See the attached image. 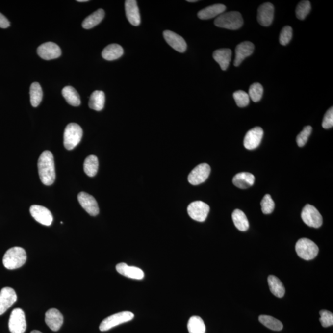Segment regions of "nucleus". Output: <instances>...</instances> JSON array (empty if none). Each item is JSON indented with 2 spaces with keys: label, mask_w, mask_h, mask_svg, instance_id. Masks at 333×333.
Segmentation results:
<instances>
[{
  "label": "nucleus",
  "mask_w": 333,
  "mask_h": 333,
  "mask_svg": "<svg viewBox=\"0 0 333 333\" xmlns=\"http://www.w3.org/2000/svg\"><path fill=\"white\" fill-rule=\"evenodd\" d=\"M258 320L265 327L273 331H278V332H279V331L282 330V328H283L282 323L280 320L271 317V316L260 315L258 317Z\"/></svg>",
  "instance_id": "473e14b6"
},
{
  "label": "nucleus",
  "mask_w": 333,
  "mask_h": 333,
  "mask_svg": "<svg viewBox=\"0 0 333 333\" xmlns=\"http://www.w3.org/2000/svg\"><path fill=\"white\" fill-rule=\"evenodd\" d=\"M17 294L11 287H5L0 291V315L4 314L17 301Z\"/></svg>",
  "instance_id": "f8f14e48"
},
{
  "label": "nucleus",
  "mask_w": 333,
  "mask_h": 333,
  "mask_svg": "<svg viewBox=\"0 0 333 333\" xmlns=\"http://www.w3.org/2000/svg\"><path fill=\"white\" fill-rule=\"evenodd\" d=\"M38 174L41 181L45 185L50 186L56 179L53 155L50 151H45L40 155L38 162Z\"/></svg>",
  "instance_id": "f257e3e1"
},
{
  "label": "nucleus",
  "mask_w": 333,
  "mask_h": 333,
  "mask_svg": "<svg viewBox=\"0 0 333 333\" xmlns=\"http://www.w3.org/2000/svg\"><path fill=\"white\" fill-rule=\"evenodd\" d=\"M127 18L129 23L134 26H138L141 23L140 11L137 1L135 0H127L125 3Z\"/></svg>",
  "instance_id": "a211bd4d"
},
{
  "label": "nucleus",
  "mask_w": 333,
  "mask_h": 333,
  "mask_svg": "<svg viewBox=\"0 0 333 333\" xmlns=\"http://www.w3.org/2000/svg\"><path fill=\"white\" fill-rule=\"evenodd\" d=\"M233 98L237 106L244 107L249 104L250 102L249 95L243 90H238L233 93Z\"/></svg>",
  "instance_id": "e433bc0d"
},
{
  "label": "nucleus",
  "mask_w": 333,
  "mask_h": 333,
  "mask_svg": "<svg viewBox=\"0 0 333 333\" xmlns=\"http://www.w3.org/2000/svg\"><path fill=\"white\" fill-rule=\"evenodd\" d=\"M188 2H190V3H195V2H197V0H188L187 1Z\"/></svg>",
  "instance_id": "a18cd8bd"
},
{
  "label": "nucleus",
  "mask_w": 333,
  "mask_h": 333,
  "mask_svg": "<svg viewBox=\"0 0 333 333\" xmlns=\"http://www.w3.org/2000/svg\"><path fill=\"white\" fill-rule=\"evenodd\" d=\"M333 107L328 109L323 118L322 127L323 128L329 129L333 128Z\"/></svg>",
  "instance_id": "79ce46f5"
},
{
  "label": "nucleus",
  "mask_w": 333,
  "mask_h": 333,
  "mask_svg": "<svg viewBox=\"0 0 333 333\" xmlns=\"http://www.w3.org/2000/svg\"><path fill=\"white\" fill-rule=\"evenodd\" d=\"M83 130L79 125L75 123L67 126L64 133V145L68 150H73L82 138Z\"/></svg>",
  "instance_id": "20e7f679"
},
{
  "label": "nucleus",
  "mask_w": 333,
  "mask_h": 333,
  "mask_svg": "<svg viewBox=\"0 0 333 333\" xmlns=\"http://www.w3.org/2000/svg\"><path fill=\"white\" fill-rule=\"evenodd\" d=\"M123 54V48L118 44L109 45L102 52L103 58L107 61H114L120 58Z\"/></svg>",
  "instance_id": "393cba45"
},
{
  "label": "nucleus",
  "mask_w": 333,
  "mask_h": 333,
  "mask_svg": "<svg viewBox=\"0 0 333 333\" xmlns=\"http://www.w3.org/2000/svg\"><path fill=\"white\" fill-rule=\"evenodd\" d=\"M263 135V129L260 127H256L246 133L244 140V147L249 150L257 148L262 141Z\"/></svg>",
  "instance_id": "ddd939ff"
},
{
  "label": "nucleus",
  "mask_w": 333,
  "mask_h": 333,
  "mask_svg": "<svg viewBox=\"0 0 333 333\" xmlns=\"http://www.w3.org/2000/svg\"><path fill=\"white\" fill-rule=\"evenodd\" d=\"M30 333H42V332H40V331H38V330H33V331H32V332H31Z\"/></svg>",
  "instance_id": "c03bdc74"
},
{
  "label": "nucleus",
  "mask_w": 333,
  "mask_h": 333,
  "mask_svg": "<svg viewBox=\"0 0 333 333\" xmlns=\"http://www.w3.org/2000/svg\"><path fill=\"white\" fill-rule=\"evenodd\" d=\"M231 50L222 49L215 50L213 53V57L215 61L219 64L222 70L226 71L231 61Z\"/></svg>",
  "instance_id": "5701e85b"
},
{
  "label": "nucleus",
  "mask_w": 333,
  "mask_h": 333,
  "mask_svg": "<svg viewBox=\"0 0 333 333\" xmlns=\"http://www.w3.org/2000/svg\"><path fill=\"white\" fill-rule=\"evenodd\" d=\"M274 6L272 3H265L258 9L257 20L263 27L271 25L274 18Z\"/></svg>",
  "instance_id": "dca6fc26"
},
{
  "label": "nucleus",
  "mask_w": 333,
  "mask_h": 333,
  "mask_svg": "<svg viewBox=\"0 0 333 333\" xmlns=\"http://www.w3.org/2000/svg\"><path fill=\"white\" fill-rule=\"evenodd\" d=\"M210 173L209 164H201L196 166L188 176V181L193 185H198L208 179Z\"/></svg>",
  "instance_id": "9d476101"
},
{
  "label": "nucleus",
  "mask_w": 333,
  "mask_h": 333,
  "mask_svg": "<svg viewBox=\"0 0 333 333\" xmlns=\"http://www.w3.org/2000/svg\"><path fill=\"white\" fill-rule=\"evenodd\" d=\"M255 50V45L250 42H244L237 45L235 50L236 57L234 66H239L247 57L251 56Z\"/></svg>",
  "instance_id": "6ab92c4d"
},
{
  "label": "nucleus",
  "mask_w": 333,
  "mask_h": 333,
  "mask_svg": "<svg viewBox=\"0 0 333 333\" xmlns=\"http://www.w3.org/2000/svg\"><path fill=\"white\" fill-rule=\"evenodd\" d=\"M116 270L123 276L134 280H142L145 274L142 270L138 267L129 266L125 263H120L116 265Z\"/></svg>",
  "instance_id": "412c9836"
},
{
  "label": "nucleus",
  "mask_w": 333,
  "mask_h": 333,
  "mask_svg": "<svg viewBox=\"0 0 333 333\" xmlns=\"http://www.w3.org/2000/svg\"><path fill=\"white\" fill-rule=\"evenodd\" d=\"M78 200L81 207L88 214L92 216H96L99 214V207L93 196L85 192H81L78 194Z\"/></svg>",
  "instance_id": "4468645a"
},
{
  "label": "nucleus",
  "mask_w": 333,
  "mask_h": 333,
  "mask_svg": "<svg viewBox=\"0 0 333 333\" xmlns=\"http://www.w3.org/2000/svg\"><path fill=\"white\" fill-rule=\"evenodd\" d=\"M226 10V6L222 4H216L214 5L206 7L199 12L198 17L203 20H207L219 16Z\"/></svg>",
  "instance_id": "4be33fe9"
},
{
  "label": "nucleus",
  "mask_w": 333,
  "mask_h": 333,
  "mask_svg": "<svg viewBox=\"0 0 333 333\" xmlns=\"http://www.w3.org/2000/svg\"><path fill=\"white\" fill-rule=\"evenodd\" d=\"M30 102L33 107L39 106L43 98L42 87L37 82L33 83L30 88Z\"/></svg>",
  "instance_id": "72a5a7b5"
},
{
  "label": "nucleus",
  "mask_w": 333,
  "mask_h": 333,
  "mask_svg": "<svg viewBox=\"0 0 333 333\" xmlns=\"http://www.w3.org/2000/svg\"><path fill=\"white\" fill-rule=\"evenodd\" d=\"M105 15L104 11L102 9H98L89 16L87 17L83 21L82 27L85 29H90L99 25L104 19Z\"/></svg>",
  "instance_id": "a878e982"
},
{
  "label": "nucleus",
  "mask_w": 333,
  "mask_h": 333,
  "mask_svg": "<svg viewBox=\"0 0 333 333\" xmlns=\"http://www.w3.org/2000/svg\"><path fill=\"white\" fill-rule=\"evenodd\" d=\"M30 212L32 217L40 224L50 226L53 220L51 212L47 208L39 205L31 206Z\"/></svg>",
  "instance_id": "9b49d317"
},
{
  "label": "nucleus",
  "mask_w": 333,
  "mask_h": 333,
  "mask_svg": "<svg viewBox=\"0 0 333 333\" xmlns=\"http://www.w3.org/2000/svg\"><path fill=\"white\" fill-rule=\"evenodd\" d=\"M78 2H87L88 0H77Z\"/></svg>",
  "instance_id": "49530a36"
},
{
  "label": "nucleus",
  "mask_w": 333,
  "mask_h": 333,
  "mask_svg": "<svg viewBox=\"0 0 333 333\" xmlns=\"http://www.w3.org/2000/svg\"><path fill=\"white\" fill-rule=\"evenodd\" d=\"M105 104V94L102 91H95L90 96L89 103L90 108L95 111H100L104 108Z\"/></svg>",
  "instance_id": "bb28decb"
},
{
  "label": "nucleus",
  "mask_w": 333,
  "mask_h": 333,
  "mask_svg": "<svg viewBox=\"0 0 333 333\" xmlns=\"http://www.w3.org/2000/svg\"><path fill=\"white\" fill-rule=\"evenodd\" d=\"M189 333H205V325L202 318L198 316H193L188 321Z\"/></svg>",
  "instance_id": "2f4dec72"
},
{
  "label": "nucleus",
  "mask_w": 333,
  "mask_h": 333,
  "mask_svg": "<svg viewBox=\"0 0 333 333\" xmlns=\"http://www.w3.org/2000/svg\"><path fill=\"white\" fill-rule=\"evenodd\" d=\"M163 35H164L165 40L172 49L179 52H184L186 51V43L180 35L170 30L164 31Z\"/></svg>",
  "instance_id": "f3484780"
},
{
  "label": "nucleus",
  "mask_w": 333,
  "mask_h": 333,
  "mask_svg": "<svg viewBox=\"0 0 333 333\" xmlns=\"http://www.w3.org/2000/svg\"><path fill=\"white\" fill-rule=\"evenodd\" d=\"M268 283L270 291L274 296L279 298H282L284 296V285L277 277L274 275H270L268 278Z\"/></svg>",
  "instance_id": "cd10ccee"
},
{
  "label": "nucleus",
  "mask_w": 333,
  "mask_h": 333,
  "mask_svg": "<svg viewBox=\"0 0 333 333\" xmlns=\"http://www.w3.org/2000/svg\"><path fill=\"white\" fill-rule=\"evenodd\" d=\"M27 328L25 313L22 309L15 308L12 311L9 320V329L11 333H24Z\"/></svg>",
  "instance_id": "0eeeda50"
},
{
  "label": "nucleus",
  "mask_w": 333,
  "mask_h": 333,
  "mask_svg": "<svg viewBox=\"0 0 333 333\" xmlns=\"http://www.w3.org/2000/svg\"><path fill=\"white\" fill-rule=\"evenodd\" d=\"M292 37H293V29L290 26H285L280 33V44L283 46L288 44L292 39Z\"/></svg>",
  "instance_id": "ea45409f"
},
{
  "label": "nucleus",
  "mask_w": 333,
  "mask_h": 333,
  "mask_svg": "<svg viewBox=\"0 0 333 333\" xmlns=\"http://www.w3.org/2000/svg\"><path fill=\"white\" fill-rule=\"evenodd\" d=\"M187 210L191 219L197 222H203L207 219L210 207L209 205L203 201H197L191 203L188 205Z\"/></svg>",
  "instance_id": "1a4fd4ad"
},
{
  "label": "nucleus",
  "mask_w": 333,
  "mask_h": 333,
  "mask_svg": "<svg viewBox=\"0 0 333 333\" xmlns=\"http://www.w3.org/2000/svg\"><path fill=\"white\" fill-rule=\"evenodd\" d=\"M133 318L134 314L130 311H122V312L116 313L105 318L101 323L100 330L101 332H106L122 323L130 322L133 319Z\"/></svg>",
  "instance_id": "423d86ee"
},
{
  "label": "nucleus",
  "mask_w": 333,
  "mask_h": 333,
  "mask_svg": "<svg viewBox=\"0 0 333 333\" xmlns=\"http://www.w3.org/2000/svg\"><path fill=\"white\" fill-rule=\"evenodd\" d=\"M61 50L58 45L52 42H47L41 45L37 49V53L41 58L45 60L56 59L61 55Z\"/></svg>",
  "instance_id": "2eb2a0df"
},
{
  "label": "nucleus",
  "mask_w": 333,
  "mask_h": 333,
  "mask_svg": "<svg viewBox=\"0 0 333 333\" xmlns=\"http://www.w3.org/2000/svg\"><path fill=\"white\" fill-rule=\"evenodd\" d=\"M10 23L5 16L0 13V28H6L9 27Z\"/></svg>",
  "instance_id": "37998d69"
},
{
  "label": "nucleus",
  "mask_w": 333,
  "mask_h": 333,
  "mask_svg": "<svg viewBox=\"0 0 333 333\" xmlns=\"http://www.w3.org/2000/svg\"><path fill=\"white\" fill-rule=\"evenodd\" d=\"M98 166H99V163H98V157L94 155H91L86 158L84 164H83V169H84L85 173L88 177H93L97 175Z\"/></svg>",
  "instance_id": "7c9ffc66"
},
{
  "label": "nucleus",
  "mask_w": 333,
  "mask_h": 333,
  "mask_svg": "<svg viewBox=\"0 0 333 333\" xmlns=\"http://www.w3.org/2000/svg\"><path fill=\"white\" fill-rule=\"evenodd\" d=\"M260 205L262 212L264 214H271L274 210L275 203L270 195H265L261 201Z\"/></svg>",
  "instance_id": "4c0bfd02"
},
{
  "label": "nucleus",
  "mask_w": 333,
  "mask_h": 333,
  "mask_svg": "<svg viewBox=\"0 0 333 333\" xmlns=\"http://www.w3.org/2000/svg\"><path fill=\"white\" fill-rule=\"evenodd\" d=\"M301 217L308 227L319 228L323 224L322 215L314 206L307 205L301 213Z\"/></svg>",
  "instance_id": "6e6552de"
},
{
  "label": "nucleus",
  "mask_w": 333,
  "mask_h": 333,
  "mask_svg": "<svg viewBox=\"0 0 333 333\" xmlns=\"http://www.w3.org/2000/svg\"><path fill=\"white\" fill-rule=\"evenodd\" d=\"M255 177L248 172H241L236 174L233 179V183L236 187L241 189H247L252 186L255 183Z\"/></svg>",
  "instance_id": "b1692460"
},
{
  "label": "nucleus",
  "mask_w": 333,
  "mask_h": 333,
  "mask_svg": "<svg viewBox=\"0 0 333 333\" xmlns=\"http://www.w3.org/2000/svg\"><path fill=\"white\" fill-rule=\"evenodd\" d=\"M232 219L235 227L241 231H248L249 224L246 215L242 210L236 209L232 214Z\"/></svg>",
  "instance_id": "c85d7f7f"
},
{
  "label": "nucleus",
  "mask_w": 333,
  "mask_h": 333,
  "mask_svg": "<svg viewBox=\"0 0 333 333\" xmlns=\"http://www.w3.org/2000/svg\"><path fill=\"white\" fill-rule=\"evenodd\" d=\"M214 24L218 27L229 30H237L243 26V19L239 12L230 11L218 16L214 21Z\"/></svg>",
  "instance_id": "7ed1b4c3"
},
{
  "label": "nucleus",
  "mask_w": 333,
  "mask_h": 333,
  "mask_svg": "<svg viewBox=\"0 0 333 333\" xmlns=\"http://www.w3.org/2000/svg\"><path fill=\"white\" fill-rule=\"evenodd\" d=\"M311 10V4L309 1H302L298 4L296 9L297 18L300 20L305 19Z\"/></svg>",
  "instance_id": "c9c22d12"
},
{
  "label": "nucleus",
  "mask_w": 333,
  "mask_h": 333,
  "mask_svg": "<svg viewBox=\"0 0 333 333\" xmlns=\"http://www.w3.org/2000/svg\"><path fill=\"white\" fill-rule=\"evenodd\" d=\"M296 251L304 260H312L317 257L319 249L314 242L307 238H301L296 244Z\"/></svg>",
  "instance_id": "39448f33"
},
{
  "label": "nucleus",
  "mask_w": 333,
  "mask_h": 333,
  "mask_svg": "<svg viewBox=\"0 0 333 333\" xmlns=\"http://www.w3.org/2000/svg\"><path fill=\"white\" fill-rule=\"evenodd\" d=\"M64 318L61 313L56 308L50 309L45 314V322L53 332H57L63 324Z\"/></svg>",
  "instance_id": "aec40b11"
},
{
  "label": "nucleus",
  "mask_w": 333,
  "mask_h": 333,
  "mask_svg": "<svg viewBox=\"0 0 333 333\" xmlns=\"http://www.w3.org/2000/svg\"><path fill=\"white\" fill-rule=\"evenodd\" d=\"M320 315V322L323 327L327 328L333 325V314L331 311L321 310Z\"/></svg>",
  "instance_id": "a19ab883"
},
{
  "label": "nucleus",
  "mask_w": 333,
  "mask_h": 333,
  "mask_svg": "<svg viewBox=\"0 0 333 333\" xmlns=\"http://www.w3.org/2000/svg\"><path fill=\"white\" fill-rule=\"evenodd\" d=\"M263 88L259 83H255L251 85L249 90V97L254 102H258L262 97Z\"/></svg>",
  "instance_id": "f704fd0d"
},
{
  "label": "nucleus",
  "mask_w": 333,
  "mask_h": 333,
  "mask_svg": "<svg viewBox=\"0 0 333 333\" xmlns=\"http://www.w3.org/2000/svg\"><path fill=\"white\" fill-rule=\"evenodd\" d=\"M312 128L310 126H306L296 138L297 143L299 147H303L307 142L309 136L311 135Z\"/></svg>",
  "instance_id": "58836bf2"
},
{
  "label": "nucleus",
  "mask_w": 333,
  "mask_h": 333,
  "mask_svg": "<svg viewBox=\"0 0 333 333\" xmlns=\"http://www.w3.org/2000/svg\"><path fill=\"white\" fill-rule=\"evenodd\" d=\"M27 260L26 251L21 247H14L8 249L4 255L3 263L4 267L9 270L20 268Z\"/></svg>",
  "instance_id": "f03ea898"
},
{
  "label": "nucleus",
  "mask_w": 333,
  "mask_h": 333,
  "mask_svg": "<svg viewBox=\"0 0 333 333\" xmlns=\"http://www.w3.org/2000/svg\"><path fill=\"white\" fill-rule=\"evenodd\" d=\"M62 94L67 102L73 106H78L81 104L80 96L77 91L71 86H67L62 89Z\"/></svg>",
  "instance_id": "c756f323"
}]
</instances>
